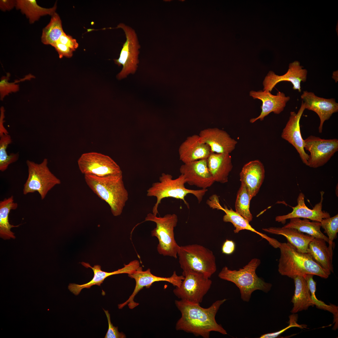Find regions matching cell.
Masks as SVG:
<instances>
[{"instance_id": "obj_10", "label": "cell", "mask_w": 338, "mask_h": 338, "mask_svg": "<svg viewBox=\"0 0 338 338\" xmlns=\"http://www.w3.org/2000/svg\"><path fill=\"white\" fill-rule=\"evenodd\" d=\"M116 28L123 30L126 38L119 58L114 59L116 64L119 66L122 65V70L117 75L118 78L121 79L129 74H134L136 72L139 63L138 56L140 45L135 31L131 27L120 23Z\"/></svg>"}, {"instance_id": "obj_27", "label": "cell", "mask_w": 338, "mask_h": 338, "mask_svg": "<svg viewBox=\"0 0 338 338\" xmlns=\"http://www.w3.org/2000/svg\"><path fill=\"white\" fill-rule=\"evenodd\" d=\"M308 253L323 268L333 272V249L327 246L325 240L314 238L309 243Z\"/></svg>"}, {"instance_id": "obj_24", "label": "cell", "mask_w": 338, "mask_h": 338, "mask_svg": "<svg viewBox=\"0 0 338 338\" xmlns=\"http://www.w3.org/2000/svg\"><path fill=\"white\" fill-rule=\"evenodd\" d=\"M211 151L209 146L200 141L199 135L188 136L180 145V160L184 163L207 159Z\"/></svg>"}, {"instance_id": "obj_43", "label": "cell", "mask_w": 338, "mask_h": 338, "mask_svg": "<svg viewBox=\"0 0 338 338\" xmlns=\"http://www.w3.org/2000/svg\"><path fill=\"white\" fill-rule=\"evenodd\" d=\"M16 1L12 0H1L0 1V8L3 11L10 10L16 6Z\"/></svg>"}, {"instance_id": "obj_4", "label": "cell", "mask_w": 338, "mask_h": 338, "mask_svg": "<svg viewBox=\"0 0 338 338\" xmlns=\"http://www.w3.org/2000/svg\"><path fill=\"white\" fill-rule=\"evenodd\" d=\"M260 263V260L255 258L238 270H231L225 266L219 273L218 276L221 279L235 284L239 289L242 300L248 302L255 291L259 290L267 293L272 287L271 283L265 282L256 274V270Z\"/></svg>"}, {"instance_id": "obj_8", "label": "cell", "mask_w": 338, "mask_h": 338, "mask_svg": "<svg viewBox=\"0 0 338 338\" xmlns=\"http://www.w3.org/2000/svg\"><path fill=\"white\" fill-rule=\"evenodd\" d=\"M48 164L47 158H44L39 163L29 160L26 161L28 175L23 186L24 194L36 192L43 200L50 190L61 183L60 180L50 171Z\"/></svg>"}, {"instance_id": "obj_26", "label": "cell", "mask_w": 338, "mask_h": 338, "mask_svg": "<svg viewBox=\"0 0 338 338\" xmlns=\"http://www.w3.org/2000/svg\"><path fill=\"white\" fill-rule=\"evenodd\" d=\"M262 230L269 233L283 236L286 238L288 242L303 253H308L309 243L314 238L295 229L289 228L270 227L263 228Z\"/></svg>"}, {"instance_id": "obj_44", "label": "cell", "mask_w": 338, "mask_h": 338, "mask_svg": "<svg viewBox=\"0 0 338 338\" xmlns=\"http://www.w3.org/2000/svg\"><path fill=\"white\" fill-rule=\"evenodd\" d=\"M5 110L3 107L0 108V136L3 135L9 134L7 130L4 126V118L5 117Z\"/></svg>"}, {"instance_id": "obj_37", "label": "cell", "mask_w": 338, "mask_h": 338, "mask_svg": "<svg viewBox=\"0 0 338 338\" xmlns=\"http://www.w3.org/2000/svg\"><path fill=\"white\" fill-rule=\"evenodd\" d=\"M289 325L288 326L278 331L266 333L261 335L259 338H274L278 337L281 334L289 328L292 327H298L301 328H306L305 326L300 325L297 323L298 316L294 314L289 316Z\"/></svg>"}, {"instance_id": "obj_34", "label": "cell", "mask_w": 338, "mask_h": 338, "mask_svg": "<svg viewBox=\"0 0 338 338\" xmlns=\"http://www.w3.org/2000/svg\"><path fill=\"white\" fill-rule=\"evenodd\" d=\"M0 137V170L3 172L8 168L10 164L18 160L19 155L18 153L8 155L7 149L12 141L9 134L3 135Z\"/></svg>"}, {"instance_id": "obj_17", "label": "cell", "mask_w": 338, "mask_h": 338, "mask_svg": "<svg viewBox=\"0 0 338 338\" xmlns=\"http://www.w3.org/2000/svg\"><path fill=\"white\" fill-rule=\"evenodd\" d=\"M324 193L323 191L320 192V202L316 204L312 209H310L305 204L304 194L302 192L300 193L297 198V205L295 207H291L292 211L286 215L276 216L275 221L283 223L288 219L302 218L320 222L322 219L330 217L328 212L322 210Z\"/></svg>"}, {"instance_id": "obj_42", "label": "cell", "mask_w": 338, "mask_h": 338, "mask_svg": "<svg viewBox=\"0 0 338 338\" xmlns=\"http://www.w3.org/2000/svg\"><path fill=\"white\" fill-rule=\"evenodd\" d=\"M235 249V244L232 240L227 239L223 243L222 247V253L226 255L233 253Z\"/></svg>"}, {"instance_id": "obj_30", "label": "cell", "mask_w": 338, "mask_h": 338, "mask_svg": "<svg viewBox=\"0 0 338 338\" xmlns=\"http://www.w3.org/2000/svg\"><path fill=\"white\" fill-rule=\"evenodd\" d=\"M17 207L18 204L14 202L13 196L0 202V235L3 239L15 238L14 233L11 229L20 224L17 226L11 224L9 222L8 216L10 211L16 209Z\"/></svg>"}, {"instance_id": "obj_31", "label": "cell", "mask_w": 338, "mask_h": 338, "mask_svg": "<svg viewBox=\"0 0 338 338\" xmlns=\"http://www.w3.org/2000/svg\"><path fill=\"white\" fill-rule=\"evenodd\" d=\"M283 227L295 229L314 238L322 239L329 243L327 237L321 231V225L320 222L310 221L306 218L302 220L299 218H293L290 219L289 222Z\"/></svg>"}, {"instance_id": "obj_40", "label": "cell", "mask_w": 338, "mask_h": 338, "mask_svg": "<svg viewBox=\"0 0 338 338\" xmlns=\"http://www.w3.org/2000/svg\"><path fill=\"white\" fill-rule=\"evenodd\" d=\"M52 46L55 48L58 52L60 59L63 57L67 58L72 57L74 51L66 45L57 41Z\"/></svg>"}, {"instance_id": "obj_12", "label": "cell", "mask_w": 338, "mask_h": 338, "mask_svg": "<svg viewBox=\"0 0 338 338\" xmlns=\"http://www.w3.org/2000/svg\"><path fill=\"white\" fill-rule=\"evenodd\" d=\"M304 149L309 151L307 166L314 168L324 165L338 151V140L325 139L310 136L304 140Z\"/></svg>"}, {"instance_id": "obj_7", "label": "cell", "mask_w": 338, "mask_h": 338, "mask_svg": "<svg viewBox=\"0 0 338 338\" xmlns=\"http://www.w3.org/2000/svg\"><path fill=\"white\" fill-rule=\"evenodd\" d=\"M178 220L177 216L175 214H168L163 217H158L150 213L146 217L145 221H151L156 224V228L151 232V235L158 240L157 248L160 254L177 258L180 246L175 239L174 229Z\"/></svg>"}, {"instance_id": "obj_21", "label": "cell", "mask_w": 338, "mask_h": 338, "mask_svg": "<svg viewBox=\"0 0 338 338\" xmlns=\"http://www.w3.org/2000/svg\"><path fill=\"white\" fill-rule=\"evenodd\" d=\"M219 200L216 195H213L207 200L206 203L211 208L222 210L225 213V214L223 217V221L225 222L231 223L233 224L235 228L233 231L235 233H238L242 230H249L259 235L262 238L266 240L272 246H274L277 241L276 239L255 230L249 224L248 220L234 211L232 208L229 209L225 205L224 207H222Z\"/></svg>"}, {"instance_id": "obj_33", "label": "cell", "mask_w": 338, "mask_h": 338, "mask_svg": "<svg viewBox=\"0 0 338 338\" xmlns=\"http://www.w3.org/2000/svg\"><path fill=\"white\" fill-rule=\"evenodd\" d=\"M251 200L246 187L241 183L235 201V211L249 222L251 221L253 218L249 209Z\"/></svg>"}, {"instance_id": "obj_3", "label": "cell", "mask_w": 338, "mask_h": 338, "mask_svg": "<svg viewBox=\"0 0 338 338\" xmlns=\"http://www.w3.org/2000/svg\"><path fill=\"white\" fill-rule=\"evenodd\" d=\"M85 181L91 190L109 206L112 214L122 213L129 194L124 182L122 173L99 177L84 175Z\"/></svg>"}, {"instance_id": "obj_9", "label": "cell", "mask_w": 338, "mask_h": 338, "mask_svg": "<svg viewBox=\"0 0 338 338\" xmlns=\"http://www.w3.org/2000/svg\"><path fill=\"white\" fill-rule=\"evenodd\" d=\"M184 278L179 287L173 292L181 300L200 304L210 289L212 281L202 274L189 269L183 270Z\"/></svg>"}, {"instance_id": "obj_28", "label": "cell", "mask_w": 338, "mask_h": 338, "mask_svg": "<svg viewBox=\"0 0 338 338\" xmlns=\"http://www.w3.org/2000/svg\"><path fill=\"white\" fill-rule=\"evenodd\" d=\"M295 284V291L291 302L293 304L291 312L295 314L303 310H306L310 306L314 305L311 298V294L306 281L302 276L294 277Z\"/></svg>"}, {"instance_id": "obj_14", "label": "cell", "mask_w": 338, "mask_h": 338, "mask_svg": "<svg viewBox=\"0 0 338 338\" xmlns=\"http://www.w3.org/2000/svg\"><path fill=\"white\" fill-rule=\"evenodd\" d=\"M305 110L302 101L300 108L297 113L291 111L289 120L281 134L282 138L288 141L295 148L303 162L307 166L309 155L304 149V142L300 132V120Z\"/></svg>"}, {"instance_id": "obj_19", "label": "cell", "mask_w": 338, "mask_h": 338, "mask_svg": "<svg viewBox=\"0 0 338 338\" xmlns=\"http://www.w3.org/2000/svg\"><path fill=\"white\" fill-rule=\"evenodd\" d=\"M199 136L200 141L208 145L211 152L217 153L230 154L238 143L226 131L217 128L202 130Z\"/></svg>"}, {"instance_id": "obj_39", "label": "cell", "mask_w": 338, "mask_h": 338, "mask_svg": "<svg viewBox=\"0 0 338 338\" xmlns=\"http://www.w3.org/2000/svg\"><path fill=\"white\" fill-rule=\"evenodd\" d=\"M106 316L108 324V328L106 334L105 338H125L126 337L125 335L123 332H119L118 327L114 326L111 323L110 315L108 310L103 309Z\"/></svg>"}, {"instance_id": "obj_22", "label": "cell", "mask_w": 338, "mask_h": 338, "mask_svg": "<svg viewBox=\"0 0 338 338\" xmlns=\"http://www.w3.org/2000/svg\"><path fill=\"white\" fill-rule=\"evenodd\" d=\"M81 264L86 268H91L94 272V275L92 279L86 283L82 284H69V289L75 295H78L84 288L89 289L95 285L100 286L104 280L110 276L121 274H131L135 272L140 266L139 262L135 260L130 262L127 264H124V267L121 269L112 272H107L102 270L101 266L99 265H95L92 267L88 263L82 262Z\"/></svg>"}, {"instance_id": "obj_20", "label": "cell", "mask_w": 338, "mask_h": 338, "mask_svg": "<svg viewBox=\"0 0 338 338\" xmlns=\"http://www.w3.org/2000/svg\"><path fill=\"white\" fill-rule=\"evenodd\" d=\"M249 95L254 99L260 100L262 103L260 114L257 117L250 119V122L251 123H253L258 120H263L265 117L272 112L275 114H279L284 110L287 103L290 99L289 96H286L284 93L280 91L274 95L267 90H252L250 91Z\"/></svg>"}, {"instance_id": "obj_32", "label": "cell", "mask_w": 338, "mask_h": 338, "mask_svg": "<svg viewBox=\"0 0 338 338\" xmlns=\"http://www.w3.org/2000/svg\"><path fill=\"white\" fill-rule=\"evenodd\" d=\"M64 33L60 18L55 12L51 15L49 23L43 30L41 41L44 44L52 46Z\"/></svg>"}, {"instance_id": "obj_23", "label": "cell", "mask_w": 338, "mask_h": 338, "mask_svg": "<svg viewBox=\"0 0 338 338\" xmlns=\"http://www.w3.org/2000/svg\"><path fill=\"white\" fill-rule=\"evenodd\" d=\"M239 175L241 183L246 187L252 199L259 192L264 181L263 164L259 160L250 161L243 166Z\"/></svg>"}, {"instance_id": "obj_35", "label": "cell", "mask_w": 338, "mask_h": 338, "mask_svg": "<svg viewBox=\"0 0 338 338\" xmlns=\"http://www.w3.org/2000/svg\"><path fill=\"white\" fill-rule=\"evenodd\" d=\"M10 74L9 73H7L6 76L2 77L0 81V100H2L6 95L12 92H15L19 90V85L17 83L26 80L34 78V76L29 74L19 80L16 79L13 82L10 83L8 81L9 79Z\"/></svg>"}, {"instance_id": "obj_15", "label": "cell", "mask_w": 338, "mask_h": 338, "mask_svg": "<svg viewBox=\"0 0 338 338\" xmlns=\"http://www.w3.org/2000/svg\"><path fill=\"white\" fill-rule=\"evenodd\" d=\"M179 171L183 175L186 183L202 189H207L215 182L208 169L207 159L184 163Z\"/></svg>"}, {"instance_id": "obj_25", "label": "cell", "mask_w": 338, "mask_h": 338, "mask_svg": "<svg viewBox=\"0 0 338 338\" xmlns=\"http://www.w3.org/2000/svg\"><path fill=\"white\" fill-rule=\"evenodd\" d=\"M207 166L215 182H228V176L233 167L232 157L229 153L212 152L207 158Z\"/></svg>"}, {"instance_id": "obj_16", "label": "cell", "mask_w": 338, "mask_h": 338, "mask_svg": "<svg viewBox=\"0 0 338 338\" xmlns=\"http://www.w3.org/2000/svg\"><path fill=\"white\" fill-rule=\"evenodd\" d=\"M307 71L303 69L300 63L295 61L290 63L289 69L284 74L282 75L276 74L273 71H269L265 77L263 82V90L271 92L275 85L283 81L290 82L293 84V89L301 92V82H305L307 79Z\"/></svg>"}, {"instance_id": "obj_45", "label": "cell", "mask_w": 338, "mask_h": 338, "mask_svg": "<svg viewBox=\"0 0 338 338\" xmlns=\"http://www.w3.org/2000/svg\"><path fill=\"white\" fill-rule=\"evenodd\" d=\"M338 72H334L333 74L332 78L335 80L336 82L338 81Z\"/></svg>"}, {"instance_id": "obj_13", "label": "cell", "mask_w": 338, "mask_h": 338, "mask_svg": "<svg viewBox=\"0 0 338 338\" xmlns=\"http://www.w3.org/2000/svg\"><path fill=\"white\" fill-rule=\"evenodd\" d=\"M130 278L133 279L136 281V285L134 291L129 298L124 303L119 304V309H121L126 305L129 308L132 309L137 306L139 304L134 301L135 297L139 291L144 287L149 288L155 282L166 281L170 283L176 287H179L184 279L182 275H178L176 271H174L172 275L169 277H160L153 274L151 269H148L143 271L141 267L140 266L133 273L128 274Z\"/></svg>"}, {"instance_id": "obj_6", "label": "cell", "mask_w": 338, "mask_h": 338, "mask_svg": "<svg viewBox=\"0 0 338 338\" xmlns=\"http://www.w3.org/2000/svg\"><path fill=\"white\" fill-rule=\"evenodd\" d=\"M177 254L183 270L189 269L210 278L216 271V258L213 252L197 244L180 246Z\"/></svg>"}, {"instance_id": "obj_5", "label": "cell", "mask_w": 338, "mask_h": 338, "mask_svg": "<svg viewBox=\"0 0 338 338\" xmlns=\"http://www.w3.org/2000/svg\"><path fill=\"white\" fill-rule=\"evenodd\" d=\"M159 180V182L153 183L147 191L148 197L156 198V202L152 208V213L155 215L158 214L159 205L165 198L171 197L182 200L189 208V205L185 199L187 194L193 195L197 199L198 203H200L207 191V189L194 190L186 188L184 186L186 183V180L182 174L177 178L173 179L171 175L162 173Z\"/></svg>"}, {"instance_id": "obj_38", "label": "cell", "mask_w": 338, "mask_h": 338, "mask_svg": "<svg viewBox=\"0 0 338 338\" xmlns=\"http://www.w3.org/2000/svg\"><path fill=\"white\" fill-rule=\"evenodd\" d=\"M314 305L319 309L326 310L334 315V322L338 325V307L335 305H327L324 302L318 300L316 297H311Z\"/></svg>"}, {"instance_id": "obj_2", "label": "cell", "mask_w": 338, "mask_h": 338, "mask_svg": "<svg viewBox=\"0 0 338 338\" xmlns=\"http://www.w3.org/2000/svg\"><path fill=\"white\" fill-rule=\"evenodd\" d=\"M278 248L280 252L278 271L282 275L292 279L296 276L311 274L327 279L331 273L323 268L309 253L300 252L288 242H279Z\"/></svg>"}, {"instance_id": "obj_41", "label": "cell", "mask_w": 338, "mask_h": 338, "mask_svg": "<svg viewBox=\"0 0 338 338\" xmlns=\"http://www.w3.org/2000/svg\"><path fill=\"white\" fill-rule=\"evenodd\" d=\"M57 41L69 47L74 51L79 45L75 39L73 38L72 36L66 34L65 33L61 36Z\"/></svg>"}, {"instance_id": "obj_1", "label": "cell", "mask_w": 338, "mask_h": 338, "mask_svg": "<svg viewBox=\"0 0 338 338\" xmlns=\"http://www.w3.org/2000/svg\"><path fill=\"white\" fill-rule=\"evenodd\" d=\"M226 300L225 299L217 300L206 308L202 307L199 304L176 300L175 305L181 314V318L176 324V330L203 338H209L212 331L227 335V331L215 319L220 306Z\"/></svg>"}, {"instance_id": "obj_36", "label": "cell", "mask_w": 338, "mask_h": 338, "mask_svg": "<svg viewBox=\"0 0 338 338\" xmlns=\"http://www.w3.org/2000/svg\"><path fill=\"white\" fill-rule=\"evenodd\" d=\"M322 227L328 236L329 247L332 248L334 247L333 241L337 237L338 232V214L329 218H324L320 222Z\"/></svg>"}, {"instance_id": "obj_11", "label": "cell", "mask_w": 338, "mask_h": 338, "mask_svg": "<svg viewBox=\"0 0 338 338\" xmlns=\"http://www.w3.org/2000/svg\"><path fill=\"white\" fill-rule=\"evenodd\" d=\"M78 164L84 175L102 177L122 173L120 166L111 157L97 152L82 154L78 161Z\"/></svg>"}, {"instance_id": "obj_29", "label": "cell", "mask_w": 338, "mask_h": 338, "mask_svg": "<svg viewBox=\"0 0 338 338\" xmlns=\"http://www.w3.org/2000/svg\"><path fill=\"white\" fill-rule=\"evenodd\" d=\"M15 7L26 15L30 23L38 20L41 16L47 15L51 16L55 12L57 8L56 3L51 8L42 7L38 5L35 0H17Z\"/></svg>"}, {"instance_id": "obj_18", "label": "cell", "mask_w": 338, "mask_h": 338, "mask_svg": "<svg viewBox=\"0 0 338 338\" xmlns=\"http://www.w3.org/2000/svg\"><path fill=\"white\" fill-rule=\"evenodd\" d=\"M305 109L315 112L319 116L320 122L319 132L321 133L325 121L332 115L338 111V104L333 98L325 99L316 95L312 92L305 91L301 95Z\"/></svg>"}]
</instances>
